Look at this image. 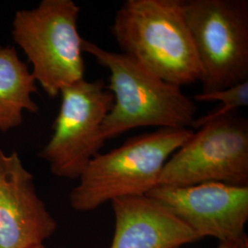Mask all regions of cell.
<instances>
[{
    "instance_id": "obj_7",
    "label": "cell",
    "mask_w": 248,
    "mask_h": 248,
    "mask_svg": "<svg viewBox=\"0 0 248 248\" xmlns=\"http://www.w3.org/2000/svg\"><path fill=\"white\" fill-rule=\"evenodd\" d=\"M62 101L53 133L39 152L52 174L78 179L89 162L103 148V124L114 98L103 80L82 79L61 92Z\"/></svg>"
},
{
    "instance_id": "obj_1",
    "label": "cell",
    "mask_w": 248,
    "mask_h": 248,
    "mask_svg": "<svg viewBox=\"0 0 248 248\" xmlns=\"http://www.w3.org/2000/svg\"><path fill=\"white\" fill-rule=\"evenodd\" d=\"M110 33L121 53L154 76L181 88L200 82L202 69L182 0H126Z\"/></svg>"
},
{
    "instance_id": "obj_3",
    "label": "cell",
    "mask_w": 248,
    "mask_h": 248,
    "mask_svg": "<svg viewBox=\"0 0 248 248\" xmlns=\"http://www.w3.org/2000/svg\"><path fill=\"white\" fill-rule=\"evenodd\" d=\"M189 128H160L99 153L78 177L69 196L77 212H90L116 199L146 195L158 185L164 166L191 137Z\"/></svg>"
},
{
    "instance_id": "obj_12",
    "label": "cell",
    "mask_w": 248,
    "mask_h": 248,
    "mask_svg": "<svg viewBox=\"0 0 248 248\" xmlns=\"http://www.w3.org/2000/svg\"><path fill=\"white\" fill-rule=\"evenodd\" d=\"M195 102H219L221 105L216 109L201 117H196L190 129L196 131L204 124L213 120L237 112L240 108L248 105V81L234 87L211 93H199L192 98Z\"/></svg>"
},
{
    "instance_id": "obj_9",
    "label": "cell",
    "mask_w": 248,
    "mask_h": 248,
    "mask_svg": "<svg viewBox=\"0 0 248 248\" xmlns=\"http://www.w3.org/2000/svg\"><path fill=\"white\" fill-rule=\"evenodd\" d=\"M56 228L18 153L8 155L0 149V248L44 245Z\"/></svg>"
},
{
    "instance_id": "obj_5",
    "label": "cell",
    "mask_w": 248,
    "mask_h": 248,
    "mask_svg": "<svg viewBox=\"0 0 248 248\" xmlns=\"http://www.w3.org/2000/svg\"><path fill=\"white\" fill-rule=\"evenodd\" d=\"M202 93L248 81V0H182Z\"/></svg>"
},
{
    "instance_id": "obj_2",
    "label": "cell",
    "mask_w": 248,
    "mask_h": 248,
    "mask_svg": "<svg viewBox=\"0 0 248 248\" xmlns=\"http://www.w3.org/2000/svg\"><path fill=\"white\" fill-rule=\"evenodd\" d=\"M82 51L109 72L107 88L114 101L103 124L106 141L140 127L190 129L198 107L181 87L154 76L124 53L89 40L83 39Z\"/></svg>"
},
{
    "instance_id": "obj_8",
    "label": "cell",
    "mask_w": 248,
    "mask_h": 248,
    "mask_svg": "<svg viewBox=\"0 0 248 248\" xmlns=\"http://www.w3.org/2000/svg\"><path fill=\"white\" fill-rule=\"evenodd\" d=\"M202 239L232 244L247 237L248 186L207 182L186 186H156L147 194Z\"/></svg>"
},
{
    "instance_id": "obj_10",
    "label": "cell",
    "mask_w": 248,
    "mask_h": 248,
    "mask_svg": "<svg viewBox=\"0 0 248 248\" xmlns=\"http://www.w3.org/2000/svg\"><path fill=\"white\" fill-rule=\"evenodd\" d=\"M111 204L116 226L110 248H179L201 239L149 196L124 197Z\"/></svg>"
},
{
    "instance_id": "obj_6",
    "label": "cell",
    "mask_w": 248,
    "mask_h": 248,
    "mask_svg": "<svg viewBox=\"0 0 248 248\" xmlns=\"http://www.w3.org/2000/svg\"><path fill=\"white\" fill-rule=\"evenodd\" d=\"M218 182L248 186V120L237 112L194 131L168 160L157 186Z\"/></svg>"
},
{
    "instance_id": "obj_4",
    "label": "cell",
    "mask_w": 248,
    "mask_h": 248,
    "mask_svg": "<svg viewBox=\"0 0 248 248\" xmlns=\"http://www.w3.org/2000/svg\"><path fill=\"white\" fill-rule=\"evenodd\" d=\"M80 11L72 0H43L35 9L18 10L13 18L14 42L26 54L33 78L50 98L84 79Z\"/></svg>"
},
{
    "instance_id": "obj_14",
    "label": "cell",
    "mask_w": 248,
    "mask_h": 248,
    "mask_svg": "<svg viewBox=\"0 0 248 248\" xmlns=\"http://www.w3.org/2000/svg\"><path fill=\"white\" fill-rule=\"evenodd\" d=\"M45 248V245H39V246H36V247H33V248Z\"/></svg>"
},
{
    "instance_id": "obj_11",
    "label": "cell",
    "mask_w": 248,
    "mask_h": 248,
    "mask_svg": "<svg viewBox=\"0 0 248 248\" xmlns=\"http://www.w3.org/2000/svg\"><path fill=\"white\" fill-rule=\"evenodd\" d=\"M37 82L13 46L0 47V132L7 133L23 123L24 112L37 113L32 96Z\"/></svg>"
},
{
    "instance_id": "obj_13",
    "label": "cell",
    "mask_w": 248,
    "mask_h": 248,
    "mask_svg": "<svg viewBox=\"0 0 248 248\" xmlns=\"http://www.w3.org/2000/svg\"><path fill=\"white\" fill-rule=\"evenodd\" d=\"M218 248H248V237H245L244 239L240 240V241L236 242V243L220 244V246H219Z\"/></svg>"
}]
</instances>
